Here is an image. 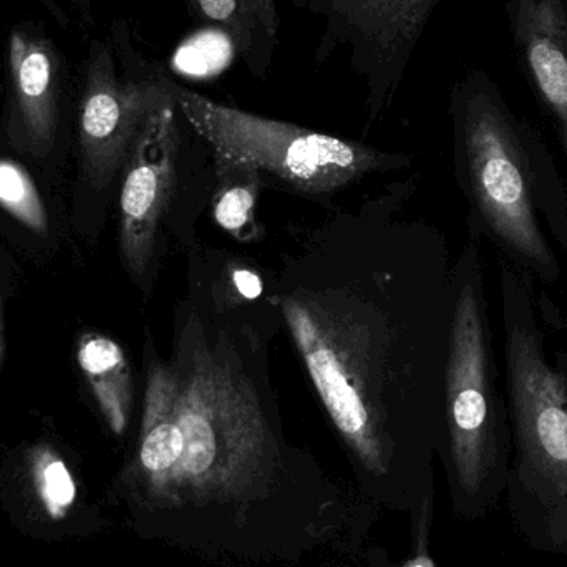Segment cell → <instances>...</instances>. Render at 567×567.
<instances>
[{
  "label": "cell",
  "mask_w": 567,
  "mask_h": 567,
  "mask_svg": "<svg viewBox=\"0 0 567 567\" xmlns=\"http://www.w3.org/2000/svg\"><path fill=\"white\" fill-rule=\"evenodd\" d=\"M450 116L476 235L538 281L558 282L561 265L546 231L567 255V186L551 150L475 66L453 82Z\"/></svg>",
  "instance_id": "1"
},
{
  "label": "cell",
  "mask_w": 567,
  "mask_h": 567,
  "mask_svg": "<svg viewBox=\"0 0 567 567\" xmlns=\"http://www.w3.org/2000/svg\"><path fill=\"white\" fill-rule=\"evenodd\" d=\"M499 269L513 445L505 495L532 548L567 555V355L548 359L535 278L505 258Z\"/></svg>",
  "instance_id": "2"
},
{
  "label": "cell",
  "mask_w": 567,
  "mask_h": 567,
  "mask_svg": "<svg viewBox=\"0 0 567 567\" xmlns=\"http://www.w3.org/2000/svg\"><path fill=\"white\" fill-rule=\"evenodd\" d=\"M179 463L169 505L255 495L279 463L255 380L223 342L186 337L166 362Z\"/></svg>",
  "instance_id": "3"
},
{
  "label": "cell",
  "mask_w": 567,
  "mask_h": 567,
  "mask_svg": "<svg viewBox=\"0 0 567 567\" xmlns=\"http://www.w3.org/2000/svg\"><path fill=\"white\" fill-rule=\"evenodd\" d=\"M476 245L472 241L466 246L453 272L443 396L455 506L465 518L473 519L488 515L505 495L513 452Z\"/></svg>",
  "instance_id": "4"
},
{
  "label": "cell",
  "mask_w": 567,
  "mask_h": 567,
  "mask_svg": "<svg viewBox=\"0 0 567 567\" xmlns=\"http://www.w3.org/2000/svg\"><path fill=\"white\" fill-rule=\"evenodd\" d=\"M166 86L186 123L212 146L216 162L271 173L299 192H333L365 173L389 168L395 159L362 143L215 102L172 73Z\"/></svg>",
  "instance_id": "5"
},
{
  "label": "cell",
  "mask_w": 567,
  "mask_h": 567,
  "mask_svg": "<svg viewBox=\"0 0 567 567\" xmlns=\"http://www.w3.org/2000/svg\"><path fill=\"white\" fill-rule=\"evenodd\" d=\"M282 313L333 425L373 475H385L392 442L379 395L380 367L367 329L323 297H282Z\"/></svg>",
  "instance_id": "6"
},
{
  "label": "cell",
  "mask_w": 567,
  "mask_h": 567,
  "mask_svg": "<svg viewBox=\"0 0 567 567\" xmlns=\"http://www.w3.org/2000/svg\"><path fill=\"white\" fill-rule=\"evenodd\" d=\"M169 70L146 59L125 20L109 40H95L83 63L79 135L83 162L95 188L109 185L125 165L146 116L166 95Z\"/></svg>",
  "instance_id": "7"
},
{
  "label": "cell",
  "mask_w": 567,
  "mask_h": 567,
  "mask_svg": "<svg viewBox=\"0 0 567 567\" xmlns=\"http://www.w3.org/2000/svg\"><path fill=\"white\" fill-rule=\"evenodd\" d=\"M320 20L312 65L346 53L347 65L365 86L375 120L392 105L413 53L435 10L445 0H289Z\"/></svg>",
  "instance_id": "8"
},
{
  "label": "cell",
  "mask_w": 567,
  "mask_h": 567,
  "mask_svg": "<svg viewBox=\"0 0 567 567\" xmlns=\"http://www.w3.org/2000/svg\"><path fill=\"white\" fill-rule=\"evenodd\" d=\"M182 120L166 86V95L146 116L125 163L120 196V248L130 275L138 279L152 265L159 221L172 199Z\"/></svg>",
  "instance_id": "9"
},
{
  "label": "cell",
  "mask_w": 567,
  "mask_h": 567,
  "mask_svg": "<svg viewBox=\"0 0 567 567\" xmlns=\"http://www.w3.org/2000/svg\"><path fill=\"white\" fill-rule=\"evenodd\" d=\"M505 12L519 69L555 126L567 168L565 0H508Z\"/></svg>",
  "instance_id": "10"
},
{
  "label": "cell",
  "mask_w": 567,
  "mask_h": 567,
  "mask_svg": "<svg viewBox=\"0 0 567 567\" xmlns=\"http://www.w3.org/2000/svg\"><path fill=\"white\" fill-rule=\"evenodd\" d=\"M62 72L59 50L42 27L23 23L10 32L9 83L13 115L35 155H47L55 140Z\"/></svg>",
  "instance_id": "11"
},
{
  "label": "cell",
  "mask_w": 567,
  "mask_h": 567,
  "mask_svg": "<svg viewBox=\"0 0 567 567\" xmlns=\"http://www.w3.org/2000/svg\"><path fill=\"white\" fill-rule=\"evenodd\" d=\"M199 29L219 32L256 80L275 65L281 42L278 0H183Z\"/></svg>",
  "instance_id": "12"
},
{
  "label": "cell",
  "mask_w": 567,
  "mask_h": 567,
  "mask_svg": "<svg viewBox=\"0 0 567 567\" xmlns=\"http://www.w3.org/2000/svg\"><path fill=\"white\" fill-rule=\"evenodd\" d=\"M76 359L110 429L123 435L132 416L133 377L122 347L102 333H83Z\"/></svg>",
  "instance_id": "13"
},
{
  "label": "cell",
  "mask_w": 567,
  "mask_h": 567,
  "mask_svg": "<svg viewBox=\"0 0 567 567\" xmlns=\"http://www.w3.org/2000/svg\"><path fill=\"white\" fill-rule=\"evenodd\" d=\"M221 185L216 189L213 215L216 223L238 239L255 236V212L258 203L259 169L241 163L216 162Z\"/></svg>",
  "instance_id": "14"
},
{
  "label": "cell",
  "mask_w": 567,
  "mask_h": 567,
  "mask_svg": "<svg viewBox=\"0 0 567 567\" xmlns=\"http://www.w3.org/2000/svg\"><path fill=\"white\" fill-rule=\"evenodd\" d=\"M0 206L33 233L47 235L49 231V219L39 189L27 169L10 159H0Z\"/></svg>",
  "instance_id": "15"
},
{
  "label": "cell",
  "mask_w": 567,
  "mask_h": 567,
  "mask_svg": "<svg viewBox=\"0 0 567 567\" xmlns=\"http://www.w3.org/2000/svg\"><path fill=\"white\" fill-rule=\"evenodd\" d=\"M32 476L49 515L65 516L75 502L76 486L63 460L49 446H37L32 453Z\"/></svg>",
  "instance_id": "16"
},
{
  "label": "cell",
  "mask_w": 567,
  "mask_h": 567,
  "mask_svg": "<svg viewBox=\"0 0 567 567\" xmlns=\"http://www.w3.org/2000/svg\"><path fill=\"white\" fill-rule=\"evenodd\" d=\"M432 495L423 496L413 516V556L403 567H436L429 551L430 528H432Z\"/></svg>",
  "instance_id": "17"
},
{
  "label": "cell",
  "mask_w": 567,
  "mask_h": 567,
  "mask_svg": "<svg viewBox=\"0 0 567 567\" xmlns=\"http://www.w3.org/2000/svg\"><path fill=\"white\" fill-rule=\"evenodd\" d=\"M233 282H235V287L239 290V293L246 297V299H256V297L261 296L262 282L255 272L239 269V271L233 275Z\"/></svg>",
  "instance_id": "18"
},
{
  "label": "cell",
  "mask_w": 567,
  "mask_h": 567,
  "mask_svg": "<svg viewBox=\"0 0 567 567\" xmlns=\"http://www.w3.org/2000/svg\"><path fill=\"white\" fill-rule=\"evenodd\" d=\"M72 2L82 10L86 19H90V16H92V3H90V0H72Z\"/></svg>",
  "instance_id": "19"
},
{
  "label": "cell",
  "mask_w": 567,
  "mask_h": 567,
  "mask_svg": "<svg viewBox=\"0 0 567 567\" xmlns=\"http://www.w3.org/2000/svg\"><path fill=\"white\" fill-rule=\"evenodd\" d=\"M3 350H6V346H3L2 310H0V367L3 362Z\"/></svg>",
  "instance_id": "20"
},
{
  "label": "cell",
  "mask_w": 567,
  "mask_h": 567,
  "mask_svg": "<svg viewBox=\"0 0 567 567\" xmlns=\"http://www.w3.org/2000/svg\"><path fill=\"white\" fill-rule=\"evenodd\" d=\"M566 19H567V0H565Z\"/></svg>",
  "instance_id": "21"
}]
</instances>
